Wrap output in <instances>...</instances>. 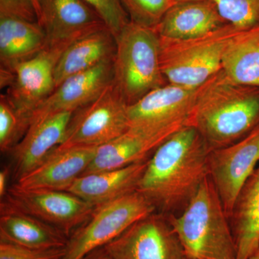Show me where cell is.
Returning <instances> with one entry per match:
<instances>
[{"mask_svg": "<svg viewBox=\"0 0 259 259\" xmlns=\"http://www.w3.org/2000/svg\"><path fill=\"white\" fill-rule=\"evenodd\" d=\"M100 15L115 37L129 23L120 0H83Z\"/></svg>", "mask_w": 259, "mask_h": 259, "instance_id": "28", "label": "cell"}, {"mask_svg": "<svg viewBox=\"0 0 259 259\" xmlns=\"http://www.w3.org/2000/svg\"><path fill=\"white\" fill-rule=\"evenodd\" d=\"M0 17L37 22L36 11L31 0H0Z\"/></svg>", "mask_w": 259, "mask_h": 259, "instance_id": "30", "label": "cell"}, {"mask_svg": "<svg viewBox=\"0 0 259 259\" xmlns=\"http://www.w3.org/2000/svg\"><path fill=\"white\" fill-rule=\"evenodd\" d=\"M65 248L35 249L0 241V259H61Z\"/></svg>", "mask_w": 259, "mask_h": 259, "instance_id": "29", "label": "cell"}, {"mask_svg": "<svg viewBox=\"0 0 259 259\" xmlns=\"http://www.w3.org/2000/svg\"><path fill=\"white\" fill-rule=\"evenodd\" d=\"M186 259H191V258H186Z\"/></svg>", "mask_w": 259, "mask_h": 259, "instance_id": "36", "label": "cell"}, {"mask_svg": "<svg viewBox=\"0 0 259 259\" xmlns=\"http://www.w3.org/2000/svg\"><path fill=\"white\" fill-rule=\"evenodd\" d=\"M113 60L104 61L63 81L37 107L29 126L51 114L74 112L93 102L112 83Z\"/></svg>", "mask_w": 259, "mask_h": 259, "instance_id": "15", "label": "cell"}, {"mask_svg": "<svg viewBox=\"0 0 259 259\" xmlns=\"http://www.w3.org/2000/svg\"><path fill=\"white\" fill-rule=\"evenodd\" d=\"M259 163V125L234 144L209 153L208 177L229 218L240 190Z\"/></svg>", "mask_w": 259, "mask_h": 259, "instance_id": "10", "label": "cell"}, {"mask_svg": "<svg viewBox=\"0 0 259 259\" xmlns=\"http://www.w3.org/2000/svg\"><path fill=\"white\" fill-rule=\"evenodd\" d=\"M199 88H187L168 83L155 89L134 105H129V127L168 125L178 122L189 125Z\"/></svg>", "mask_w": 259, "mask_h": 259, "instance_id": "14", "label": "cell"}, {"mask_svg": "<svg viewBox=\"0 0 259 259\" xmlns=\"http://www.w3.org/2000/svg\"><path fill=\"white\" fill-rule=\"evenodd\" d=\"M64 51L45 48L13 69L14 79L5 95L28 127L35 109L55 90L54 69Z\"/></svg>", "mask_w": 259, "mask_h": 259, "instance_id": "13", "label": "cell"}, {"mask_svg": "<svg viewBox=\"0 0 259 259\" xmlns=\"http://www.w3.org/2000/svg\"><path fill=\"white\" fill-rule=\"evenodd\" d=\"M9 171L8 168H4L0 171V197L4 199L8 191V180H9Z\"/></svg>", "mask_w": 259, "mask_h": 259, "instance_id": "31", "label": "cell"}, {"mask_svg": "<svg viewBox=\"0 0 259 259\" xmlns=\"http://www.w3.org/2000/svg\"><path fill=\"white\" fill-rule=\"evenodd\" d=\"M222 71L233 82L259 88V25L231 37L223 52Z\"/></svg>", "mask_w": 259, "mask_h": 259, "instance_id": "24", "label": "cell"}, {"mask_svg": "<svg viewBox=\"0 0 259 259\" xmlns=\"http://www.w3.org/2000/svg\"><path fill=\"white\" fill-rule=\"evenodd\" d=\"M69 238L57 228L1 200L0 241L35 249H49L65 248Z\"/></svg>", "mask_w": 259, "mask_h": 259, "instance_id": "18", "label": "cell"}, {"mask_svg": "<svg viewBox=\"0 0 259 259\" xmlns=\"http://www.w3.org/2000/svg\"><path fill=\"white\" fill-rule=\"evenodd\" d=\"M95 252L108 259L187 258L168 216L156 211Z\"/></svg>", "mask_w": 259, "mask_h": 259, "instance_id": "8", "label": "cell"}, {"mask_svg": "<svg viewBox=\"0 0 259 259\" xmlns=\"http://www.w3.org/2000/svg\"><path fill=\"white\" fill-rule=\"evenodd\" d=\"M237 259H248L259 247V163L237 196L229 216Z\"/></svg>", "mask_w": 259, "mask_h": 259, "instance_id": "22", "label": "cell"}, {"mask_svg": "<svg viewBox=\"0 0 259 259\" xmlns=\"http://www.w3.org/2000/svg\"><path fill=\"white\" fill-rule=\"evenodd\" d=\"M148 161L83 175L75 181L67 192L98 207L137 190Z\"/></svg>", "mask_w": 259, "mask_h": 259, "instance_id": "19", "label": "cell"}, {"mask_svg": "<svg viewBox=\"0 0 259 259\" xmlns=\"http://www.w3.org/2000/svg\"><path fill=\"white\" fill-rule=\"evenodd\" d=\"M115 51V37L107 28L76 40L63 52L56 64L54 69L56 88L74 75L114 59Z\"/></svg>", "mask_w": 259, "mask_h": 259, "instance_id": "21", "label": "cell"}, {"mask_svg": "<svg viewBox=\"0 0 259 259\" xmlns=\"http://www.w3.org/2000/svg\"><path fill=\"white\" fill-rule=\"evenodd\" d=\"M112 83L128 105L166 85L156 29L129 22L115 37Z\"/></svg>", "mask_w": 259, "mask_h": 259, "instance_id": "4", "label": "cell"}, {"mask_svg": "<svg viewBox=\"0 0 259 259\" xmlns=\"http://www.w3.org/2000/svg\"><path fill=\"white\" fill-rule=\"evenodd\" d=\"M73 112L51 114L29 126L12 153L16 182L36 168L48 155L64 142Z\"/></svg>", "mask_w": 259, "mask_h": 259, "instance_id": "17", "label": "cell"}, {"mask_svg": "<svg viewBox=\"0 0 259 259\" xmlns=\"http://www.w3.org/2000/svg\"><path fill=\"white\" fill-rule=\"evenodd\" d=\"M85 259H108L107 258H105V257L102 256V255L99 254V253H96V252H94V253H91V254L89 255L88 257H87Z\"/></svg>", "mask_w": 259, "mask_h": 259, "instance_id": "32", "label": "cell"}, {"mask_svg": "<svg viewBox=\"0 0 259 259\" xmlns=\"http://www.w3.org/2000/svg\"><path fill=\"white\" fill-rule=\"evenodd\" d=\"M37 22L45 32L46 48L63 51L81 37L107 28L83 0H39Z\"/></svg>", "mask_w": 259, "mask_h": 259, "instance_id": "12", "label": "cell"}, {"mask_svg": "<svg viewBox=\"0 0 259 259\" xmlns=\"http://www.w3.org/2000/svg\"><path fill=\"white\" fill-rule=\"evenodd\" d=\"M130 22L156 28L168 10L176 4L175 0H120Z\"/></svg>", "mask_w": 259, "mask_h": 259, "instance_id": "25", "label": "cell"}, {"mask_svg": "<svg viewBox=\"0 0 259 259\" xmlns=\"http://www.w3.org/2000/svg\"><path fill=\"white\" fill-rule=\"evenodd\" d=\"M185 125H188L178 122L168 125L131 126L117 139L97 148L95 158L82 175L146 161L166 140Z\"/></svg>", "mask_w": 259, "mask_h": 259, "instance_id": "11", "label": "cell"}, {"mask_svg": "<svg viewBox=\"0 0 259 259\" xmlns=\"http://www.w3.org/2000/svg\"><path fill=\"white\" fill-rule=\"evenodd\" d=\"M248 259H259V247L258 249L255 250V253Z\"/></svg>", "mask_w": 259, "mask_h": 259, "instance_id": "34", "label": "cell"}, {"mask_svg": "<svg viewBox=\"0 0 259 259\" xmlns=\"http://www.w3.org/2000/svg\"><path fill=\"white\" fill-rule=\"evenodd\" d=\"M156 211L137 190L96 207L88 221L69 237L61 259L86 258L134 223Z\"/></svg>", "mask_w": 259, "mask_h": 259, "instance_id": "6", "label": "cell"}, {"mask_svg": "<svg viewBox=\"0 0 259 259\" xmlns=\"http://www.w3.org/2000/svg\"><path fill=\"white\" fill-rule=\"evenodd\" d=\"M28 125L18 115L4 94L0 95V150L10 152L28 131Z\"/></svg>", "mask_w": 259, "mask_h": 259, "instance_id": "27", "label": "cell"}, {"mask_svg": "<svg viewBox=\"0 0 259 259\" xmlns=\"http://www.w3.org/2000/svg\"><path fill=\"white\" fill-rule=\"evenodd\" d=\"M209 152L198 130L185 125L148 159L137 191L151 202L156 212L180 215L208 176Z\"/></svg>", "mask_w": 259, "mask_h": 259, "instance_id": "1", "label": "cell"}, {"mask_svg": "<svg viewBox=\"0 0 259 259\" xmlns=\"http://www.w3.org/2000/svg\"><path fill=\"white\" fill-rule=\"evenodd\" d=\"M177 3H184V2L193 1V0H175Z\"/></svg>", "mask_w": 259, "mask_h": 259, "instance_id": "35", "label": "cell"}, {"mask_svg": "<svg viewBox=\"0 0 259 259\" xmlns=\"http://www.w3.org/2000/svg\"><path fill=\"white\" fill-rule=\"evenodd\" d=\"M189 125L210 151L234 144L259 125V88L233 82L221 69L199 88Z\"/></svg>", "mask_w": 259, "mask_h": 259, "instance_id": "2", "label": "cell"}, {"mask_svg": "<svg viewBox=\"0 0 259 259\" xmlns=\"http://www.w3.org/2000/svg\"><path fill=\"white\" fill-rule=\"evenodd\" d=\"M168 218L187 258L237 259L229 218L208 176L184 212Z\"/></svg>", "mask_w": 259, "mask_h": 259, "instance_id": "3", "label": "cell"}, {"mask_svg": "<svg viewBox=\"0 0 259 259\" xmlns=\"http://www.w3.org/2000/svg\"><path fill=\"white\" fill-rule=\"evenodd\" d=\"M128 106L112 83L93 102L73 112L59 146L98 148L111 142L129 128Z\"/></svg>", "mask_w": 259, "mask_h": 259, "instance_id": "7", "label": "cell"}, {"mask_svg": "<svg viewBox=\"0 0 259 259\" xmlns=\"http://www.w3.org/2000/svg\"><path fill=\"white\" fill-rule=\"evenodd\" d=\"M32 4L34 5L35 11H36L37 18H38L39 15V0H31Z\"/></svg>", "mask_w": 259, "mask_h": 259, "instance_id": "33", "label": "cell"}, {"mask_svg": "<svg viewBox=\"0 0 259 259\" xmlns=\"http://www.w3.org/2000/svg\"><path fill=\"white\" fill-rule=\"evenodd\" d=\"M3 200L57 228L69 238L96 208L67 191L23 189L16 185L9 188Z\"/></svg>", "mask_w": 259, "mask_h": 259, "instance_id": "9", "label": "cell"}, {"mask_svg": "<svg viewBox=\"0 0 259 259\" xmlns=\"http://www.w3.org/2000/svg\"><path fill=\"white\" fill-rule=\"evenodd\" d=\"M239 30L227 23L193 38L160 37V64L167 82L187 88L202 86L222 69L226 45Z\"/></svg>", "mask_w": 259, "mask_h": 259, "instance_id": "5", "label": "cell"}, {"mask_svg": "<svg viewBox=\"0 0 259 259\" xmlns=\"http://www.w3.org/2000/svg\"><path fill=\"white\" fill-rule=\"evenodd\" d=\"M97 147L57 146L36 168L17 181L23 189L67 191L84 173L96 154Z\"/></svg>", "mask_w": 259, "mask_h": 259, "instance_id": "16", "label": "cell"}, {"mask_svg": "<svg viewBox=\"0 0 259 259\" xmlns=\"http://www.w3.org/2000/svg\"><path fill=\"white\" fill-rule=\"evenodd\" d=\"M227 23L240 30L259 25V0H211Z\"/></svg>", "mask_w": 259, "mask_h": 259, "instance_id": "26", "label": "cell"}, {"mask_svg": "<svg viewBox=\"0 0 259 259\" xmlns=\"http://www.w3.org/2000/svg\"><path fill=\"white\" fill-rule=\"evenodd\" d=\"M47 47L45 32L38 22L0 17L1 69L10 70L37 55Z\"/></svg>", "mask_w": 259, "mask_h": 259, "instance_id": "23", "label": "cell"}, {"mask_svg": "<svg viewBox=\"0 0 259 259\" xmlns=\"http://www.w3.org/2000/svg\"><path fill=\"white\" fill-rule=\"evenodd\" d=\"M227 23L211 0H193L172 6L155 29L160 37L188 39L202 36Z\"/></svg>", "mask_w": 259, "mask_h": 259, "instance_id": "20", "label": "cell"}]
</instances>
